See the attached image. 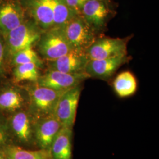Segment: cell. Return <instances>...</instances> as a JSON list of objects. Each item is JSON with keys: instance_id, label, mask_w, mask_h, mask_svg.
Here are the masks:
<instances>
[{"instance_id": "e0dca14e", "label": "cell", "mask_w": 159, "mask_h": 159, "mask_svg": "<svg viewBox=\"0 0 159 159\" xmlns=\"http://www.w3.org/2000/svg\"><path fill=\"white\" fill-rule=\"evenodd\" d=\"M6 159H52L50 150H29L21 147L7 146L4 151Z\"/></svg>"}, {"instance_id": "9a60e30c", "label": "cell", "mask_w": 159, "mask_h": 159, "mask_svg": "<svg viewBox=\"0 0 159 159\" xmlns=\"http://www.w3.org/2000/svg\"><path fill=\"white\" fill-rule=\"evenodd\" d=\"M73 128L62 127L51 144L50 152L52 159H73Z\"/></svg>"}, {"instance_id": "cb8c5ba5", "label": "cell", "mask_w": 159, "mask_h": 159, "mask_svg": "<svg viewBox=\"0 0 159 159\" xmlns=\"http://www.w3.org/2000/svg\"><path fill=\"white\" fill-rule=\"evenodd\" d=\"M6 59V47L5 42L0 34V75L2 74L4 70V61Z\"/></svg>"}, {"instance_id": "d6986e66", "label": "cell", "mask_w": 159, "mask_h": 159, "mask_svg": "<svg viewBox=\"0 0 159 159\" xmlns=\"http://www.w3.org/2000/svg\"><path fill=\"white\" fill-rule=\"evenodd\" d=\"M54 26H63L77 14L66 4L65 0H51Z\"/></svg>"}, {"instance_id": "484cf974", "label": "cell", "mask_w": 159, "mask_h": 159, "mask_svg": "<svg viewBox=\"0 0 159 159\" xmlns=\"http://www.w3.org/2000/svg\"><path fill=\"white\" fill-rule=\"evenodd\" d=\"M1 0H0V2H1Z\"/></svg>"}, {"instance_id": "7c38bea8", "label": "cell", "mask_w": 159, "mask_h": 159, "mask_svg": "<svg viewBox=\"0 0 159 159\" xmlns=\"http://www.w3.org/2000/svg\"><path fill=\"white\" fill-rule=\"evenodd\" d=\"M62 127L54 115L34 120V142L41 149L49 150Z\"/></svg>"}, {"instance_id": "6da1fadb", "label": "cell", "mask_w": 159, "mask_h": 159, "mask_svg": "<svg viewBox=\"0 0 159 159\" xmlns=\"http://www.w3.org/2000/svg\"><path fill=\"white\" fill-rule=\"evenodd\" d=\"M43 31L33 20L27 17L21 25L4 36L6 57L11 58L18 51L36 45Z\"/></svg>"}, {"instance_id": "ac0fdd59", "label": "cell", "mask_w": 159, "mask_h": 159, "mask_svg": "<svg viewBox=\"0 0 159 159\" xmlns=\"http://www.w3.org/2000/svg\"><path fill=\"white\" fill-rule=\"evenodd\" d=\"M25 100L22 93L14 88L8 89L0 93V109L16 111L21 108Z\"/></svg>"}, {"instance_id": "9c48e42d", "label": "cell", "mask_w": 159, "mask_h": 159, "mask_svg": "<svg viewBox=\"0 0 159 159\" xmlns=\"http://www.w3.org/2000/svg\"><path fill=\"white\" fill-rule=\"evenodd\" d=\"M27 16L43 30L54 26L51 0H19Z\"/></svg>"}, {"instance_id": "5bb4252c", "label": "cell", "mask_w": 159, "mask_h": 159, "mask_svg": "<svg viewBox=\"0 0 159 159\" xmlns=\"http://www.w3.org/2000/svg\"><path fill=\"white\" fill-rule=\"evenodd\" d=\"M34 117L29 112L18 111L12 116L10 125L18 141L29 145L34 141Z\"/></svg>"}, {"instance_id": "277c9868", "label": "cell", "mask_w": 159, "mask_h": 159, "mask_svg": "<svg viewBox=\"0 0 159 159\" xmlns=\"http://www.w3.org/2000/svg\"><path fill=\"white\" fill-rule=\"evenodd\" d=\"M116 6L112 0H88L81 11V16L97 34L104 31L114 17Z\"/></svg>"}, {"instance_id": "ba28073f", "label": "cell", "mask_w": 159, "mask_h": 159, "mask_svg": "<svg viewBox=\"0 0 159 159\" xmlns=\"http://www.w3.org/2000/svg\"><path fill=\"white\" fill-rule=\"evenodd\" d=\"M90 78L86 73L71 74L56 70H48L41 75L35 82L38 85L57 91H66L81 84L85 80Z\"/></svg>"}, {"instance_id": "5b68a950", "label": "cell", "mask_w": 159, "mask_h": 159, "mask_svg": "<svg viewBox=\"0 0 159 159\" xmlns=\"http://www.w3.org/2000/svg\"><path fill=\"white\" fill-rule=\"evenodd\" d=\"M62 27L72 49L85 51L98 37L81 14L76 15Z\"/></svg>"}, {"instance_id": "ffe728a7", "label": "cell", "mask_w": 159, "mask_h": 159, "mask_svg": "<svg viewBox=\"0 0 159 159\" xmlns=\"http://www.w3.org/2000/svg\"><path fill=\"white\" fill-rule=\"evenodd\" d=\"M39 68L34 63L16 66L13 71L14 79L16 82L30 81L35 83L41 75L39 73Z\"/></svg>"}, {"instance_id": "3957f363", "label": "cell", "mask_w": 159, "mask_h": 159, "mask_svg": "<svg viewBox=\"0 0 159 159\" xmlns=\"http://www.w3.org/2000/svg\"><path fill=\"white\" fill-rule=\"evenodd\" d=\"M64 91L54 90L36 83L30 87L29 113L34 120L53 115L57 102Z\"/></svg>"}, {"instance_id": "8fae6325", "label": "cell", "mask_w": 159, "mask_h": 159, "mask_svg": "<svg viewBox=\"0 0 159 159\" xmlns=\"http://www.w3.org/2000/svg\"><path fill=\"white\" fill-rule=\"evenodd\" d=\"M89 61L85 51L72 49L57 59L47 60V64L48 70L76 74L85 72V67Z\"/></svg>"}, {"instance_id": "7402d4cb", "label": "cell", "mask_w": 159, "mask_h": 159, "mask_svg": "<svg viewBox=\"0 0 159 159\" xmlns=\"http://www.w3.org/2000/svg\"><path fill=\"white\" fill-rule=\"evenodd\" d=\"M10 129L5 119L0 115V148L5 146L9 140Z\"/></svg>"}, {"instance_id": "603a6c76", "label": "cell", "mask_w": 159, "mask_h": 159, "mask_svg": "<svg viewBox=\"0 0 159 159\" xmlns=\"http://www.w3.org/2000/svg\"><path fill=\"white\" fill-rule=\"evenodd\" d=\"M88 0H65L67 6L75 12L81 14L83 6Z\"/></svg>"}, {"instance_id": "52a82bcc", "label": "cell", "mask_w": 159, "mask_h": 159, "mask_svg": "<svg viewBox=\"0 0 159 159\" xmlns=\"http://www.w3.org/2000/svg\"><path fill=\"white\" fill-rule=\"evenodd\" d=\"M81 90L80 84L64 91L60 97L53 115L63 127H73Z\"/></svg>"}, {"instance_id": "44dd1931", "label": "cell", "mask_w": 159, "mask_h": 159, "mask_svg": "<svg viewBox=\"0 0 159 159\" xmlns=\"http://www.w3.org/2000/svg\"><path fill=\"white\" fill-rule=\"evenodd\" d=\"M10 59L12 65L14 67L18 65L28 63H34L39 68L42 67L43 66V61L33 50V47H29L18 51Z\"/></svg>"}, {"instance_id": "4fadbf2b", "label": "cell", "mask_w": 159, "mask_h": 159, "mask_svg": "<svg viewBox=\"0 0 159 159\" xmlns=\"http://www.w3.org/2000/svg\"><path fill=\"white\" fill-rule=\"evenodd\" d=\"M127 55L100 60H90L87 64L85 72L91 77L106 80L111 77L119 68L128 62Z\"/></svg>"}, {"instance_id": "2e32d148", "label": "cell", "mask_w": 159, "mask_h": 159, "mask_svg": "<svg viewBox=\"0 0 159 159\" xmlns=\"http://www.w3.org/2000/svg\"><path fill=\"white\" fill-rule=\"evenodd\" d=\"M114 90L121 98L133 95L137 89L136 79L134 75L129 71L119 74L113 82Z\"/></svg>"}, {"instance_id": "7a4b0ae2", "label": "cell", "mask_w": 159, "mask_h": 159, "mask_svg": "<svg viewBox=\"0 0 159 159\" xmlns=\"http://www.w3.org/2000/svg\"><path fill=\"white\" fill-rule=\"evenodd\" d=\"M36 46L40 56L46 61L57 59L72 50L62 26H53L43 31Z\"/></svg>"}, {"instance_id": "30bf717a", "label": "cell", "mask_w": 159, "mask_h": 159, "mask_svg": "<svg viewBox=\"0 0 159 159\" xmlns=\"http://www.w3.org/2000/svg\"><path fill=\"white\" fill-rule=\"evenodd\" d=\"M27 16L19 0H1L0 34L4 37L25 21Z\"/></svg>"}, {"instance_id": "d4e9b609", "label": "cell", "mask_w": 159, "mask_h": 159, "mask_svg": "<svg viewBox=\"0 0 159 159\" xmlns=\"http://www.w3.org/2000/svg\"><path fill=\"white\" fill-rule=\"evenodd\" d=\"M0 159H6V155L4 151L1 150V149H0Z\"/></svg>"}, {"instance_id": "8992f818", "label": "cell", "mask_w": 159, "mask_h": 159, "mask_svg": "<svg viewBox=\"0 0 159 159\" xmlns=\"http://www.w3.org/2000/svg\"><path fill=\"white\" fill-rule=\"evenodd\" d=\"M128 40V39L97 37L85 50V53L89 60L127 55Z\"/></svg>"}]
</instances>
